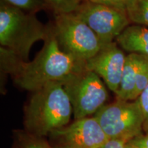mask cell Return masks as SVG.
Returning a JSON list of instances; mask_svg holds the SVG:
<instances>
[{"instance_id":"cell-9","label":"cell","mask_w":148,"mask_h":148,"mask_svg":"<svg viewBox=\"0 0 148 148\" xmlns=\"http://www.w3.org/2000/svg\"><path fill=\"white\" fill-rule=\"evenodd\" d=\"M126 56L115 42L103 45L97 54L86 61L88 69L102 79L107 87L114 93L119 88Z\"/></svg>"},{"instance_id":"cell-17","label":"cell","mask_w":148,"mask_h":148,"mask_svg":"<svg viewBox=\"0 0 148 148\" xmlns=\"http://www.w3.org/2000/svg\"><path fill=\"white\" fill-rule=\"evenodd\" d=\"M139 103L144 118L143 132H148V85L136 99Z\"/></svg>"},{"instance_id":"cell-3","label":"cell","mask_w":148,"mask_h":148,"mask_svg":"<svg viewBox=\"0 0 148 148\" xmlns=\"http://www.w3.org/2000/svg\"><path fill=\"white\" fill-rule=\"evenodd\" d=\"M50 27L44 25L34 14L12 6L3 0L0 3V44L27 61L34 43L45 40Z\"/></svg>"},{"instance_id":"cell-6","label":"cell","mask_w":148,"mask_h":148,"mask_svg":"<svg viewBox=\"0 0 148 148\" xmlns=\"http://www.w3.org/2000/svg\"><path fill=\"white\" fill-rule=\"evenodd\" d=\"M109 140L125 143L143 134L144 118L137 99H116L106 103L93 115Z\"/></svg>"},{"instance_id":"cell-15","label":"cell","mask_w":148,"mask_h":148,"mask_svg":"<svg viewBox=\"0 0 148 148\" xmlns=\"http://www.w3.org/2000/svg\"><path fill=\"white\" fill-rule=\"evenodd\" d=\"M49 8L53 11L55 14L70 13L77 10L81 3L75 0H45Z\"/></svg>"},{"instance_id":"cell-13","label":"cell","mask_w":148,"mask_h":148,"mask_svg":"<svg viewBox=\"0 0 148 148\" xmlns=\"http://www.w3.org/2000/svg\"><path fill=\"white\" fill-rule=\"evenodd\" d=\"M126 12L130 23L148 26V0H130Z\"/></svg>"},{"instance_id":"cell-7","label":"cell","mask_w":148,"mask_h":148,"mask_svg":"<svg viewBox=\"0 0 148 148\" xmlns=\"http://www.w3.org/2000/svg\"><path fill=\"white\" fill-rule=\"evenodd\" d=\"M73 12L104 45L113 42L130 23L125 10L88 1L81 3Z\"/></svg>"},{"instance_id":"cell-14","label":"cell","mask_w":148,"mask_h":148,"mask_svg":"<svg viewBox=\"0 0 148 148\" xmlns=\"http://www.w3.org/2000/svg\"><path fill=\"white\" fill-rule=\"evenodd\" d=\"M8 4L26 12L36 14L44 9L49 8L45 0H3Z\"/></svg>"},{"instance_id":"cell-12","label":"cell","mask_w":148,"mask_h":148,"mask_svg":"<svg viewBox=\"0 0 148 148\" xmlns=\"http://www.w3.org/2000/svg\"><path fill=\"white\" fill-rule=\"evenodd\" d=\"M13 137L19 148H53L47 138L35 136L24 129L13 130Z\"/></svg>"},{"instance_id":"cell-4","label":"cell","mask_w":148,"mask_h":148,"mask_svg":"<svg viewBox=\"0 0 148 148\" xmlns=\"http://www.w3.org/2000/svg\"><path fill=\"white\" fill-rule=\"evenodd\" d=\"M51 28L60 49L78 60H88L105 45L74 12L55 14Z\"/></svg>"},{"instance_id":"cell-23","label":"cell","mask_w":148,"mask_h":148,"mask_svg":"<svg viewBox=\"0 0 148 148\" xmlns=\"http://www.w3.org/2000/svg\"><path fill=\"white\" fill-rule=\"evenodd\" d=\"M12 148H19V147H18L17 145H16V144L14 143V146H13V147H12Z\"/></svg>"},{"instance_id":"cell-10","label":"cell","mask_w":148,"mask_h":148,"mask_svg":"<svg viewBox=\"0 0 148 148\" xmlns=\"http://www.w3.org/2000/svg\"><path fill=\"white\" fill-rule=\"evenodd\" d=\"M147 56L130 53L126 56L119 88L115 94L116 99L133 101L136 77Z\"/></svg>"},{"instance_id":"cell-16","label":"cell","mask_w":148,"mask_h":148,"mask_svg":"<svg viewBox=\"0 0 148 148\" xmlns=\"http://www.w3.org/2000/svg\"><path fill=\"white\" fill-rule=\"evenodd\" d=\"M148 85V57L145 59L143 65L140 68L139 72L136 77V84L134 95H133V101L136 100L139 97L141 92L147 87Z\"/></svg>"},{"instance_id":"cell-18","label":"cell","mask_w":148,"mask_h":148,"mask_svg":"<svg viewBox=\"0 0 148 148\" xmlns=\"http://www.w3.org/2000/svg\"><path fill=\"white\" fill-rule=\"evenodd\" d=\"M88 1L92 3L108 5L126 11L127 6L130 0H88Z\"/></svg>"},{"instance_id":"cell-2","label":"cell","mask_w":148,"mask_h":148,"mask_svg":"<svg viewBox=\"0 0 148 148\" xmlns=\"http://www.w3.org/2000/svg\"><path fill=\"white\" fill-rule=\"evenodd\" d=\"M73 109L60 82L49 83L32 92L24 107V130L47 138L51 132L69 124Z\"/></svg>"},{"instance_id":"cell-11","label":"cell","mask_w":148,"mask_h":148,"mask_svg":"<svg viewBox=\"0 0 148 148\" xmlns=\"http://www.w3.org/2000/svg\"><path fill=\"white\" fill-rule=\"evenodd\" d=\"M122 49L148 57V27L134 24L128 25L116 38Z\"/></svg>"},{"instance_id":"cell-22","label":"cell","mask_w":148,"mask_h":148,"mask_svg":"<svg viewBox=\"0 0 148 148\" xmlns=\"http://www.w3.org/2000/svg\"><path fill=\"white\" fill-rule=\"evenodd\" d=\"M75 1H78L79 3H82V2H84V1H88V0H75Z\"/></svg>"},{"instance_id":"cell-19","label":"cell","mask_w":148,"mask_h":148,"mask_svg":"<svg viewBox=\"0 0 148 148\" xmlns=\"http://www.w3.org/2000/svg\"><path fill=\"white\" fill-rule=\"evenodd\" d=\"M128 143L137 148H148V132L136 136Z\"/></svg>"},{"instance_id":"cell-8","label":"cell","mask_w":148,"mask_h":148,"mask_svg":"<svg viewBox=\"0 0 148 148\" xmlns=\"http://www.w3.org/2000/svg\"><path fill=\"white\" fill-rule=\"evenodd\" d=\"M53 148H99L109 139L94 116L74 120L47 136Z\"/></svg>"},{"instance_id":"cell-1","label":"cell","mask_w":148,"mask_h":148,"mask_svg":"<svg viewBox=\"0 0 148 148\" xmlns=\"http://www.w3.org/2000/svg\"><path fill=\"white\" fill-rule=\"evenodd\" d=\"M1 69L18 87L34 92L52 82H62L71 74L86 68V61L64 52L59 47L51 26L42 48L30 62L4 47L0 48Z\"/></svg>"},{"instance_id":"cell-20","label":"cell","mask_w":148,"mask_h":148,"mask_svg":"<svg viewBox=\"0 0 148 148\" xmlns=\"http://www.w3.org/2000/svg\"><path fill=\"white\" fill-rule=\"evenodd\" d=\"M125 143L121 140H109L99 148H124Z\"/></svg>"},{"instance_id":"cell-5","label":"cell","mask_w":148,"mask_h":148,"mask_svg":"<svg viewBox=\"0 0 148 148\" xmlns=\"http://www.w3.org/2000/svg\"><path fill=\"white\" fill-rule=\"evenodd\" d=\"M71 102L74 120L91 116L106 104V85L87 68L74 73L61 82Z\"/></svg>"},{"instance_id":"cell-21","label":"cell","mask_w":148,"mask_h":148,"mask_svg":"<svg viewBox=\"0 0 148 148\" xmlns=\"http://www.w3.org/2000/svg\"><path fill=\"white\" fill-rule=\"evenodd\" d=\"M124 148H137V147H136L135 146H134L133 145H132L131 143H128V142H127V143L125 144Z\"/></svg>"}]
</instances>
